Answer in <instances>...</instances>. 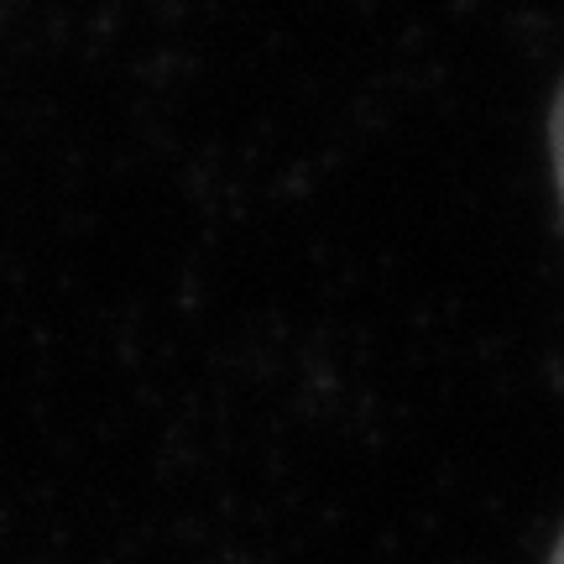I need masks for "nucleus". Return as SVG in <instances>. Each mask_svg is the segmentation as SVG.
<instances>
[{"mask_svg": "<svg viewBox=\"0 0 564 564\" xmlns=\"http://www.w3.org/2000/svg\"><path fill=\"white\" fill-rule=\"evenodd\" d=\"M549 147H554V178H560V204H564V84L560 100H554V116H549Z\"/></svg>", "mask_w": 564, "mask_h": 564, "instance_id": "nucleus-1", "label": "nucleus"}, {"mask_svg": "<svg viewBox=\"0 0 564 564\" xmlns=\"http://www.w3.org/2000/svg\"><path fill=\"white\" fill-rule=\"evenodd\" d=\"M549 564H564V539H560V549H554V560H549Z\"/></svg>", "mask_w": 564, "mask_h": 564, "instance_id": "nucleus-2", "label": "nucleus"}]
</instances>
